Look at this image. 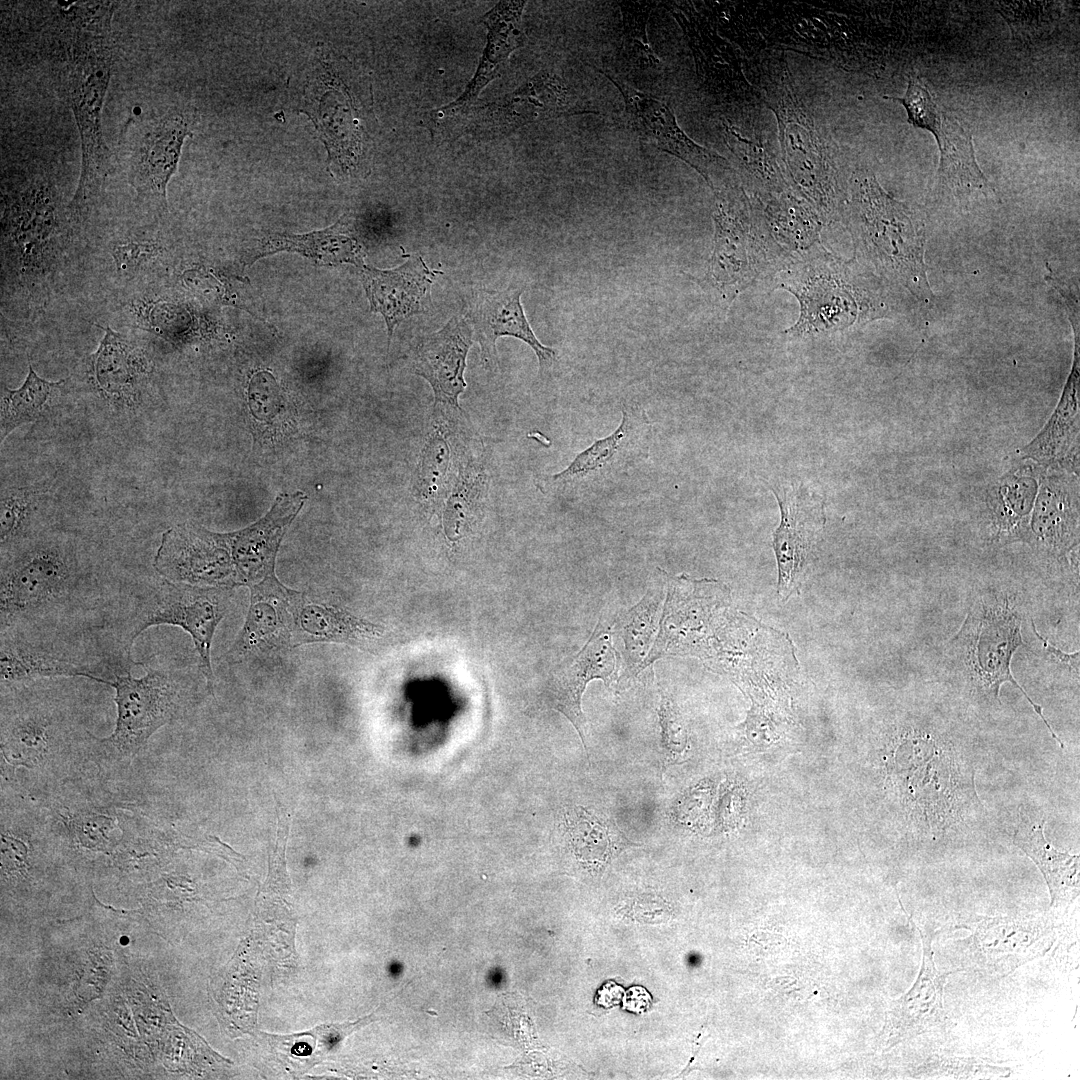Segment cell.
<instances>
[{
    "mask_svg": "<svg viewBox=\"0 0 1080 1080\" xmlns=\"http://www.w3.org/2000/svg\"><path fill=\"white\" fill-rule=\"evenodd\" d=\"M55 179L44 173L3 180L1 309L34 320L60 289L79 234Z\"/></svg>",
    "mask_w": 1080,
    "mask_h": 1080,
    "instance_id": "1",
    "label": "cell"
},
{
    "mask_svg": "<svg viewBox=\"0 0 1080 1080\" xmlns=\"http://www.w3.org/2000/svg\"><path fill=\"white\" fill-rule=\"evenodd\" d=\"M109 8L88 10L72 32L62 68L64 93L81 140V173L69 201V218L80 232L103 192L111 172L101 129V111L114 64Z\"/></svg>",
    "mask_w": 1080,
    "mask_h": 1080,
    "instance_id": "2",
    "label": "cell"
},
{
    "mask_svg": "<svg viewBox=\"0 0 1080 1080\" xmlns=\"http://www.w3.org/2000/svg\"><path fill=\"white\" fill-rule=\"evenodd\" d=\"M763 101L774 113L787 184L816 210L832 213L841 201L837 148L797 92L787 63L774 57L760 76Z\"/></svg>",
    "mask_w": 1080,
    "mask_h": 1080,
    "instance_id": "3",
    "label": "cell"
},
{
    "mask_svg": "<svg viewBox=\"0 0 1080 1080\" xmlns=\"http://www.w3.org/2000/svg\"><path fill=\"white\" fill-rule=\"evenodd\" d=\"M1023 616L1012 597L1003 593L981 596L969 609L959 631L948 643L956 670L973 696L1001 704L1004 683L1012 684L1028 700L1061 748L1064 745L1042 712L1020 686L1011 671V660L1023 645Z\"/></svg>",
    "mask_w": 1080,
    "mask_h": 1080,
    "instance_id": "4",
    "label": "cell"
},
{
    "mask_svg": "<svg viewBox=\"0 0 1080 1080\" xmlns=\"http://www.w3.org/2000/svg\"><path fill=\"white\" fill-rule=\"evenodd\" d=\"M849 212L868 258L916 297L929 298L924 226L909 207L888 195L871 171L859 169L851 178Z\"/></svg>",
    "mask_w": 1080,
    "mask_h": 1080,
    "instance_id": "5",
    "label": "cell"
},
{
    "mask_svg": "<svg viewBox=\"0 0 1080 1080\" xmlns=\"http://www.w3.org/2000/svg\"><path fill=\"white\" fill-rule=\"evenodd\" d=\"M351 64L336 55L317 61L303 89L300 112L314 123L328 153V166L341 176L365 170L371 145L367 86L356 85Z\"/></svg>",
    "mask_w": 1080,
    "mask_h": 1080,
    "instance_id": "6",
    "label": "cell"
},
{
    "mask_svg": "<svg viewBox=\"0 0 1080 1080\" xmlns=\"http://www.w3.org/2000/svg\"><path fill=\"white\" fill-rule=\"evenodd\" d=\"M80 578L74 554L52 541L32 544L2 561L1 632L20 619L63 603L75 592Z\"/></svg>",
    "mask_w": 1080,
    "mask_h": 1080,
    "instance_id": "7",
    "label": "cell"
},
{
    "mask_svg": "<svg viewBox=\"0 0 1080 1080\" xmlns=\"http://www.w3.org/2000/svg\"><path fill=\"white\" fill-rule=\"evenodd\" d=\"M230 589L176 583L163 578L141 596L135 608L129 647L153 626L180 627L191 636L199 656V668L213 693L211 646L215 631L227 612Z\"/></svg>",
    "mask_w": 1080,
    "mask_h": 1080,
    "instance_id": "8",
    "label": "cell"
},
{
    "mask_svg": "<svg viewBox=\"0 0 1080 1080\" xmlns=\"http://www.w3.org/2000/svg\"><path fill=\"white\" fill-rule=\"evenodd\" d=\"M653 441V424L635 404L622 407L618 428L580 452L561 472L541 479L544 491L588 495L615 484L645 462Z\"/></svg>",
    "mask_w": 1080,
    "mask_h": 1080,
    "instance_id": "9",
    "label": "cell"
},
{
    "mask_svg": "<svg viewBox=\"0 0 1080 1080\" xmlns=\"http://www.w3.org/2000/svg\"><path fill=\"white\" fill-rule=\"evenodd\" d=\"M193 123L189 111L170 110L127 126L121 148L126 175L140 203L156 214L167 210V186Z\"/></svg>",
    "mask_w": 1080,
    "mask_h": 1080,
    "instance_id": "10",
    "label": "cell"
},
{
    "mask_svg": "<svg viewBox=\"0 0 1080 1080\" xmlns=\"http://www.w3.org/2000/svg\"><path fill=\"white\" fill-rule=\"evenodd\" d=\"M140 678L114 674L109 680L115 689L117 718L114 731L97 740L115 758H131L162 726L170 723L180 709V683L172 671L144 665Z\"/></svg>",
    "mask_w": 1080,
    "mask_h": 1080,
    "instance_id": "11",
    "label": "cell"
},
{
    "mask_svg": "<svg viewBox=\"0 0 1080 1080\" xmlns=\"http://www.w3.org/2000/svg\"><path fill=\"white\" fill-rule=\"evenodd\" d=\"M596 68L619 90L628 125L639 139L692 167L710 187L735 175L726 158L699 145L680 128L674 112L665 102L636 89L608 70Z\"/></svg>",
    "mask_w": 1080,
    "mask_h": 1080,
    "instance_id": "12",
    "label": "cell"
},
{
    "mask_svg": "<svg viewBox=\"0 0 1080 1080\" xmlns=\"http://www.w3.org/2000/svg\"><path fill=\"white\" fill-rule=\"evenodd\" d=\"M153 566L171 582L204 587L238 586L227 533L186 522L166 530Z\"/></svg>",
    "mask_w": 1080,
    "mask_h": 1080,
    "instance_id": "13",
    "label": "cell"
},
{
    "mask_svg": "<svg viewBox=\"0 0 1080 1080\" xmlns=\"http://www.w3.org/2000/svg\"><path fill=\"white\" fill-rule=\"evenodd\" d=\"M665 8L681 27L696 67L700 90L718 104L752 103V86L744 77L733 47L688 2L664 1Z\"/></svg>",
    "mask_w": 1080,
    "mask_h": 1080,
    "instance_id": "14",
    "label": "cell"
},
{
    "mask_svg": "<svg viewBox=\"0 0 1080 1080\" xmlns=\"http://www.w3.org/2000/svg\"><path fill=\"white\" fill-rule=\"evenodd\" d=\"M104 335L86 359L89 385L102 399L119 409L140 406L155 375V363L137 340L99 326Z\"/></svg>",
    "mask_w": 1080,
    "mask_h": 1080,
    "instance_id": "15",
    "label": "cell"
},
{
    "mask_svg": "<svg viewBox=\"0 0 1080 1080\" xmlns=\"http://www.w3.org/2000/svg\"><path fill=\"white\" fill-rule=\"evenodd\" d=\"M117 301L127 326L175 346L210 339L217 331L210 316L158 283L119 294Z\"/></svg>",
    "mask_w": 1080,
    "mask_h": 1080,
    "instance_id": "16",
    "label": "cell"
},
{
    "mask_svg": "<svg viewBox=\"0 0 1080 1080\" xmlns=\"http://www.w3.org/2000/svg\"><path fill=\"white\" fill-rule=\"evenodd\" d=\"M93 254L118 295L158 283L171 246L157 223L120 228L93 244Z\"/></svg>",
    "mask_w": 1080,
    "mask_h": 1080,
    "instance_id": "17",
    "label": "cell"
},
{
    "mask_svg": "<svg viewBox=\"0 0 1080 1080\" xmlns=\"http://www.w3.org/2000/svg\"><path fill=\"white\" fill-rule=\"evenodd\" d=\"M711 189L715 195V247L709 274L720 289L747 280L749 249L755 244L760 217L734 179Z\"/></svg>",
    "mask_w": 1080,
    "mask_h": 1080,
    "instance_id": "18",
    "label": "cell"
},
{
    "mask_svg": "<svg viewBox=\"0 0 1080 1080\" xmlns=\"http://www.w3.org/2000/svg\"><path fill=\"white\" fill-rule=\"evenodd\" d=\"M581 113L586 111L575 103L563 79L542 70L502 100L480 105L477 125L487 139L507 135L531 122Z\"/></svg>",
    "mask_w": 1080,
    "mask_h": 1080,
    "instance_id": "19",
    "label": "cell"
},
{
    "mask_svg": "<svg viewBox=\"0 0 1080 1080\" xmlns=\"http://www.w3.org/2000/svg\"><path fill=\"white\" fill-rule=\"evenodd\" d=\"M922 939V964L910 990L892 1001L885 1025L879 1035V1046L890 1049L912 1037L948 1027L949 1017L944 1009L943 991L952 972H940L934 962L932 936L919 928Z\"/></svg>",
    "mask_w": 1080,
    "mask_h": 1080,
    "instance_id": "20",
    "label": "cell"
},
{
    "mask_svg": "<svg viewBox=\"0 0 1080 1080\" xmlns=\"http://www.w3.org/2000/svg\"><path fill=\"white\" fill-rule=\"evenodd\" d=\"M524 286L510 284L502 291L480 290L470 303L467 313L473 327V339L481 349V358L487 367L497 362L496 340L512 336L524 341L535 352L543 373L557 359L556 351L540 343L525 316L520 297Z\"/></svg>",
    "mask_w": 1080,
    "mask_h": 1080,
    "instance_id": "21",
    "label": "cell"
},
{
    "mask_svg": "<svg viewBox=\"0 0 1080 1080\" xmlns=\"http://www.w3.org/2000/svg\"><path fill=\"white\" fill-rule=\"evenodd\" d=\"M973 931L971 958L989 973H1010L1044 955L1054 941L1053 925L1044 919L987 918L973 924Z\"/></svg>",
    "mask_w": 1080,
    "mask_h": 1080,
    "instance_id": "22",
    "label": "cell"
},
{
    "mask_svg": "<svg viewBox=\"0 0 1080 1080\" xmlns=\"http://www.w3.org/2000/svg\"><path fill=\"white\" fill-rule=\"evenodd\" d=\"M615 669L616 651L609 630L599 623L579 653L553 673L543 690V703L572 723L586 751V718L581 708L584 690L593 679H601L609 686Z\"/></svg>",
    "mask_w": 1080,
    "mask_h": 1080,
    "instance_id": "23",
    "label": "cell"
},
{
    "mask_svg": "<svg viewBox=\"0 0 1080 1080\" xmlns=\"http://www.w3.org/2000/svg\"><path fill=\"white\" fill-rule=\"evenodd\" d=\"M1075 473L1053 468L1041 476L1029 523V544L1066 560L1079 543V492Z\"/></svg>",
    "mask_w": 1080,
    "mask_h": 1080,
    "instance_id": "24",
    "label": "cell"
},
{
    "mask_svg": "<svg viewBox=\"0 0 1080 1080\" xmlns=\"http://www.w3.org/2000/svg\"><path fill=\"white\" fill-rule=\"evenodd\" d=\"M774 494L781 510V524L773 535L778 592L786 597L804 573L825 516L819 498L802 488L785 489L783 496Z\"/></svg>",
    "mask_w": 1080,
    "mask_h": 1080,
    "instance_id": "25",
    "label": "cell"
},
{
    "mask_svg": "<svg viewBox=\"0 0 1080 1080\" xmlns=\"http://www.w3.org/2000/svg\"><path fill=\"white\" fill-rule=\"evenodd\" d=\"M438 273L428 268L417 254L393 269L382 270L368 265L360 268L370 309L383 316L389 342L397 325L428 309L431 285Z\"/></svg>",
    "mask_w": 1080,
    "mask_h": 1080,
    "instance_id": "26",
    "label": "cell"
},
{
    "mask_svg": "<svg viewBox=\"0 0 1080 1080\" xmlns=\"http://www.w3.org/2000/svg\"><path fill=\"white\" fill-rule=\"evenodd\" d=\"M472 343L473 329L465 318L454 316L415 347L413 372L430 384L436 406H447L452 411L459 408L458 398L466 388L464 371Z\"/></svg>",
    "mask_w": 1080,
    "mask_h": 1080,
    "instance_id": "27",
    "label": "cell"
},
{
    "mask_svg": "<svg viewBox=\"0 0 1080 1080\" xmlns=\"http://www.w3.org/2000/svg\"><path fill=\"white\" fill-rule=\"evenodd\" d=\"M249 588V610L226 655L228 659L239 660L253 652L293 646L294 606L299 592L285 587L276 575Z\"/></svg>",
    "mask_w": 1080,
    "mask_h": 1080,
    "instance_id": "28",
    "label": "cell"
},
{
    "mask_svg": "<svg viewBox=\"0 0 1080 1080\" xmlns=\"http://www.w3.org/2000/svg\"><path fill=\"white\" fill-rule=\"evenodd\" d=\"M742 124L722 116L724 142L734 156L743 176L759 192L774 195L785 191L780 150L766 125L761 109L755 102L743 106Z\"/></svg>",
    "mask_w": 1080,
    "mask_h": 1080,
    "instance_id": "29",
    "label": "cell"
},
{
    "mask_svg": "<svg viewBox=\"0 0 1080 1080\" xmlns=\"http://www.w3.org/2000/svg\"><path fill=\"white\" fill-rule=\"evenodd\" d=\"M1074 331V358L1061 398L1047 424L1022 450V458L1045 468L1075 473L1079 454V324Z\"/></svg>",
    "mask_w": 1080,
    "mask_h": 1080,
    "instance_id": "30",
    "label": "cell"
},
{
    "mask_svg": "<svg viewBox=\"0 0 1080 1080\" xmlns=\"http://www.w3.org/2000/svg\"><path fill=\"white\" fill-rule=\"evenodd\" d=\"M278 252L299 253L323 266L350 263L361 268L364 265L363 248L353 235L346 216L322 230L304 234L275 232L264 235L247 251L243 262L252 265L258 259Z\"/></svg>",
    "mask_w": 1080,
    "mask_h": 1080,
    "instance_id": "31",
    "label": "cell"
},
{
    "mask_svg": "<svg viewBox=\"0 0 1080 1080\" xmlns=\"http://www.w3.org/2000/svg\"><path fill=\"white\" fill-rule=\"evenodd\" d=\"M384 634V627L347 610L309 601L300 593L294 606L293 647L313 642L343 643L369 648Z\"/></svg>",
    "mask_w": 1080,
    "mask_h": 1080,
    "instance_id": "32",
    "label": "cell"
},
{
    "mask_svg": "<svg viewBox=\"0 0 1080 1080\" xmlns=\"http://www.w3.org/2000/svg\"><path fill=\"white\" fill-rule=\"evenodd\" d=\"M525 5V1H502L485 14L487 46L478 69L465 92L445 108L458 112L475 105L480 91L500 74L509 55L524 45L522 14Z\"/></svg>",
    "mask_w": 1080,
    "mask_h": 1080,
    "instance_id": "33",
    "label": "cell"
},
{
    "mask_svg": "<svg viewBox=\"0 0 1080 1080\" xmlns=\"http://www.w3.org/2000/svg\"><path fill=\"white\" fill-rule=\"evenodd\" d=\"M803 280L787 287L801 303L799 322L790 331L804 333L838 329L853 323L858 315L851 287L835 275L825 272L805 273Z\"/></svg>",
    "mask_w": 1080,
    "mask_h": 1080,
    "instance_id": "34",
    "label": "cell"
},
{
    "mask_svg": "<svg viewBox=\"0 0 1080 1080\" xmlns=\"http://www.w3.org/2000/svg\"><path fill=\"white\" fill-rule=\"evenodd\" d=\"M559 834L576 861L583 867L603 870L631 843L607 815L583 806H569L563 811Z\"/></svg>",
    "mask_w": 1080,
    "mask_h": 1080,
    "instance_id": "35",
    "label": "cell"
},
{
    "mask_svg": "<svg viewBox=\"0 0 1080 1080\" xmlns=\"http://www.w3.org/2000/svg\"><path fill=\"white\" fill-rule=\"evenodd\" d=\"M0 675L2 683L28 682L51 677H85L108 685L87 664L50 648L1 632Z\"/></svg>",
    "mask_w": 1080,
    "mask_h": 1080,
    "instance_id": "36",
    "label": "cell"
},
{
    "mask_svg": "<svg viewBox=\"0 0 1080 1080\" xmlns=\"http://www.w3.org/2000/svg\"><path fill=\"white\" fill-rule=\"evenodd\" d=\"M934 136L940 150L936 176L938 191L966 195L974 192L989 194L993 190L976 162L971 132L966 126L942 111Z\"/></svg>",
    "mask_w": 1080,
    "mask_h": 1080,
    "instance_id": "37",
    "label": "cell"
},
{
    "mask_svg": "<svg viewBox=\"0 0 1080 1080\" xmlns=\"http://www.w3.org/2000/svg\"><path fill=\"white\" fill-rule=\"evenodd\" d=\"M1038 472L1019 466L991 490L988 499L995 538L1029 543V523L1038 492Z\"/></svg>",
    "mask_w": 1080,
    "mask_h": 1080,
    "instance_id": "38",
    "label": "cell"
},
{
    "mask_svg": "<svg viewBox=\"0 0 1080 1080\" xmlns=\"http://www.w3.org/2000/svg\"><path fill=\"white\" fill-rule=\"evenodd\" d=\"M59 733L60 721L51 709L21 705L2 718V753L11 764L35 767Z\"/></svg>",
    "mask_w": 1080,
    "mask_h": 1080,
    "instance_id": "39",
    "label": "cell"
},
{
    "mask_svg": "<svg viewBox=\"0 0 1080 1080\" xmlns=\"http://www.w3.org/2000/svg\"><path fill=\"white\" fill-rule=\"evenodd\" d=\"M1045 819L1019 822L1013 843L1039 868L1049 889L1051 906L1057 907L1079 896V856L1060 852L1044 835Z\"/></svg>",
    "mask_w": 1080,
    "mask_h": 1080,
    "instance_id": "40",
    "label": "cell"
},
{
    "mask_svg": "<svg viewBox=\"0 0 1080 1080\" xmlns=\"http://www.w3.org/2000/svg\"><path fill=\"white\" fill-rule=\"evenodd\" d=\"M65 380L48 381L29 364L28 373L17 389L1 386L0 439L3 442L15 429L37 421L65 385Z\"/></svg>",
    "mask_w": 1080,
    "mask_h": 1080,
    "instance_id": "41",
    "label": "cell"
},
{
    "mask_svg": "<svg viewBox=\"0 0 1080 1080\" xmlns=\"http://www.w3.org/2000/svg\"><path fill=\"white\" fill-rule=\"evenodd\" d=\"M622 17L621 55L632 68L642 72L660 73L664 64L652 49L647 36V23L657 1H617Z\"/></svg>",
    "mask_w": 1080,
    "mask_h": 1080,
    "instance_id": "42",
    "label": "cell"
},
{
    "mask_svg": "<svg viewBox=\"0 0 1080 1080\" xmlns=\"http://www.w3.org/2000/svg\"><path fill=\"white\" fill-rule=\"evenodd\" d=\"M662 587L649 589L642 600L619 620V632L623 639L630 676L640 671L642 658L648 652L660 610Z\"/></svg>",
    "mask_w": 1080,
    "mask_h": 1080,
    "instance_id": "43",
    "label": "cell"
},
{
    "mask_svg": "<svg viewBox=\"0 0 1080 1080\" xmlns=\"http://www.w3.org/2000/svg\"><path fill=\"white\" fill-rule=\"evenodd\" d=\"M764 216L775 233L793 242H811L818 233L815 208L786 191L770 196Z\"/></svg>",
    "mask_w": 1080,
    "mask_h": 1080,
    "instance_id": "44",
    "label": "cell"
},
{
    "mask_svg": "<svg viewBox=\"0 0 1080 1080\" xmlns=\"http://www.w3.org/2000/svg\"><path fill=\"white\" fill-rule=\"evenodd\" d=\"M40 493L32 487L2 488L0 542L3 549L25 533L36 511Z\"/></svg>",
    "mask_w": 1080,
    "mask_h": 1080,
    "instance_id": "45",
    "label": "cell"
},
{
    "mask_svg": "<svg viewBox=\"0 0 1080 1080\" xmlns=\"http://www.w3.org/2000/svg\"><path fill=\"white\" fill-rule=\"evenodd\" d=\"M486 476L480 468L471 466L460 475L445 509V529L449 538L456 540L460 526L478 506L486 491Z\"/></svg>",
    "mask_w": 1080,
    "mask_h": 1080,
    "instance_id": "46",
    "label": "cell"
},
{
    "mask_svg": "<svg viewBox=\"0 0 1080 1080\" xmlns=\"http://www.w3.org/2000/svg\"><path fill=\"white\" fill-rule=\"evenodd\" d=\"M901 103L908 115V122L916 128L935 133L941 121L942 111L933 100L928 89L917 79L911 77L903 97H886Z\"/></svg>",
    "mask_w": 1080,
    "mask_h": 1080,
    "instance_id": "47",
    "label": "cell"
},
{
    "mask_svg": "<svg viewBox=\"0 0 1080 1080\" xmlns=\"http://www.w3.org/2000/svg\"><path fill=\"white\" fill-rule=\"evenodd\" d=\"M661 745L670 761L678 759L687 748V731L676 704L662 693L658 709Z\"/></svg>",
    "mask_w": 1080,
    "mask_h": 1080,
    "instance_id": "48",
    "label": "cell"
},
{
    "mask_svg": "<svg viewBox=\"0 0 1080 1080\" xmlns=\"http://www.w3.org/2000/svg\"><path fill=\"white\" fill-rule=\"evenodd\" d=\"M422 455L421 485L425 494L431 496L440 492L449 464V448L440 432L432 434Z\"/></svg>",
    "mask_w": 1080,
    "mask_h": 1080,
    "instance_id": "49",
    "label": "cell"
},
{
    "mask_svg": "<svg viewBox=\"0 0 1080 1080\" xmlns=\"http://www.w3.org/2000/svg\"><path fill=\"white\" fill-rule=\"evenodd\" d=\"M250 409L255 417L269 421L278 412L280 392L274 377L265 371L256 373L250 380Z\"/></svg>",
    "mask_w": 1080,
    "mask_h": 1080,
    "instance_id": "50",
    "label": "cell"
},
{
    "mask_svg": "<svg viewBox=\"0 0 1080 1080\" xmlns=\"http://www.w3.org/2000/svg\"><path fill=\"white\" fill-rule=\"evenodd\" d=\"M1032 630L1035 636L1038 638L1042 645V650L1047 659L1057 666H1061L1071 672L1078 678L1079 676V651L1073 653H1066L1061 649L1051 644L1045 637H1043L1037 630L1035 623L1031 620Z\"/></svg>",
    "mask_w": 1080,
    "mask_h": 1080,
    "instance_id": "51",
    "label": "cell"
},
{
    "mask_svg": "<svg viewBox=\"0 0 1080 1080\" xmlns=\"http://www.w3.org/2000/svg\"><path fill=\"white\" fill-rule=\"evenodd\" d=\"M119 942H120V944H122V945H127V944L129 943V938H128L127 936H122V937L120 938Z\"/></svg>",
    "mask_w": 1080,
    "mask_h": 1080,
    "instance_id": "52",
    "label": "cell"
}]
</instances>
